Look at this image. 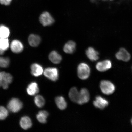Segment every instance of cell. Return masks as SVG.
I'll use <instances>...</instances> for the list:
<instances>
[{
	"label": "cell",
	"instance_id": "obj_1",
	"mask_svg": "<svg viewBox=\"0 0 132 132\" xmlns=\"http://www.w3.org/2000/svg\"><path fill=\"white\" fill-rule=\"evenodd\" d=\"M77 73L79 78L82 80H86L90 75V69L89 66L85 63L79 64L77 67Z\"/></svg>",
	"mask_w": 132,
	"mask_h": 132
},
{
	"label": "cell",
	"instance_id": "obj_2",
	"mask_svg": "<svg viewBox=\"0 0 132 132\" xmlns=\"http://www.w3.org/2000/svg\"><path fill=\"white\" fill-rule=\"evenodd\" d=\"M100 87L102 93L107 95L113 94L115 90L114 84L107 80H103L101 82Z\"/></svg>",
	"mask_w": 132,
	"mask_h": 132
},
{
	"label": "cell",
	"instance_id": "obj_3",
	"mask_svg": "<svg viewBox=\"0 0 132 132\" xmlns=\"http://www.w3.org/2000/svg\"><path fill=\"white\" fill-rule=\"evenodd\" d=\"M23 103L19 99L13 98L10 100L8 103L7 108L11 112L16 113L22 109Z\"/></svg>",
	"mask_w": 132,
	"mask_h": 132
},
{
	"label": "cell",
	"instance_id": "obj_4",
	"mask_svg": "<svg viewBox=\"0 0 132 132\" xmlns=\"http://www.w3.org/2000/svg\"><path fill=\"white\" fill-rule=\"evenodd\" d=\"M44 75L50 80L56 81L59 78V71L56 68L48 67L44 71Z\"/></svg>",
	"mask_w": 132,
	"mask_h": 132
},
{
	"label": "cell",
	"instance_id": "obj_5",
	"mask_svg": "<svg viewBox=\"0 0 132 132\" xmlns=\"http://www.w3.org/2000/svg\"><path fill=\"white\" fill-rule=\"evenodd\" d=\"M2 85L3 88L4 89H7L9 87V84L13 81V77L10 74L6 73L4 72H0Z\"/></svg>",
	"mask_w": 132,
	"mask_h": 132
},
{
	"label": "cell",
	"instance_id": "obj_6",
	"mask_svg": "<svg viewBox=\"0 0 132 132\" xmlns=\"http://www.w3.org/2000/svg\"><path fill=\"white\" fill-rule=\"evenodd\" d=\"M41 23L44 26L51 25L54 22V18L48 12L45 11L43 12L39 17Z\"/></svg>",
	"mask_w": 132,
	"mask_h": 132
},
{
	"label": "cell",
	"instance_id": "obj_7",
	"mask_svg": "<svg viewBox=\"0 0 132 132\" xmlns=\"http://www.w3.org/2000/svg\"><path fill=\"white\" fill-rule=\"evenodd\" d=\"M116 57L119 60L127 62L131 59V56L126 49L121 48L116 54Z\"/></svg>",
	"mask_w": 132,
	"mask_h": 132
},
{
	"label": "cell",
	"instance_id": "obj_8",
	"mask_svg": "<svg viewBox=\"0 0 132 132\" xmlns=\"http://www.w3.org/2000/svg\"><path fill=\"white\" fill-rule=\"evenodd\" d=\"M90 95L88 90L86 88H83L80 92V95L77 103L82 105L86 103L90 100Z\"/></svg>",
	"mask_w": 132,
	"mask_h": 132
},
{
	"label": "cell",
	"instance_id": "obj_9",
	"mask_svg": "<svg viewBox=\"0 0 132 132\" xmlns=\"http://www.w3.org/2000/svg\"><path fill=\"white\" fill-rule=\"evenodd\" d=\"M112 63L110 60H105L97 63L96 66L97 70L101 72L106 71L111 68Z\"/></svg>",
	"mask_w": 132,
	"mask_h": 132
},
{
	"label": "cell",
	"instance_id": "obj_10",
	"mask_svg": "<svg viewBox=\"0 0 132 132\" xmlns=\"http://www.w3.org/2000/svg\"><path fill=\"white\" fill-rule=\"evenodd\" d=\"M93 104L96 108L103 110L108 106L109 103L106 99L100 96H98L95 98Z\"/></svg>",
	"mask_w": 132,
	"mask_h": 132
},
{
	"label": "cell",
	"instance_id": "obj_11",
	"mask_svg": "<svg viewBox=\"0 0 132 132\" xmlns=\"http://www.w3.org/2000/svg\"><path fill=\"white\" fill-rule=\"evenodd\" d=\"M10 47L12 52L15 53H19L22 52L24 48L22 43L17 40H14L11 42Z\"/></svg>",
	"mask_w": 132,
	"mask_h": 132
},
{
	"label": "cell",
	"instance_id": "obj_12",
	"mask_svg": "<svg viewBox=\"0 0 132 132\" xmlns=\"http://www.w3.org/2000/svg\"><path fill=\"white\" fill-rule=\"evenodd\" d=\"M20 125L23 129L28 130L32 127V122L29 117L27 116H24L21 118L20 121Z\"/></svg>",
	"mask_w": 132,
	"mask_h": 132
},
{
	"label": "cell",
	"instance_id": "obj_13",
	"mask_svg": "<svg viewBox=\"0 0 132 132\" xmlns=\"http://www.w3.org/2000/svg\"><path fill=\"white\" fill-rule=\"evenodd\" d=\"M86 54L87 57L92 61H97L99 59L98 52L93 47L88 48L86 51Z\"/></svg>",
	"mask_w": 132,
	"mask_h": 132
},
{
	"label": "cell",
	"instance_id": "obj_14",
	"mask_svg": "<svg viewBox=\"0 0 132 132\" xmlns=\"http://www.w3.org/2000/svg\"><path fill=\"white\" fill-rule=\"evenodd\" d=\"M26 91L29 95L34 96L39 92V88L38 84L35 82H32L29 84L26 88Z\"/></svg>",
	"mask_w": 132,
	"mask_h": 132
},
{
	"label": "cell",
	"instance_id": "obj_15",
	"mask_svg": "<svg viewBox=\"0 0 132 132\" xmlns=\"http://www.w3.org/2000/svg\"><path fill=\"white\" fill-rule=\"evenodd\" d=\"M31 73L34 77L39 76L43 72V69L41 65L37 63H34L31 66Z\"/></svg>",
	"mask_w": 132,
	"mask_h": 132
},
{
	"label": "cell",
	"instance_id": "obj_16",
	"mask_svg": "<svg viewBox=\"0 0 132 132\" xmlns=\"http://www.w3.org/2000/svg\"><path fill=\"white\" fill-rule=\"evenodd\" d=\"M76 48V43L73 41H69L64 45L63 51L66 53L72 54L75 51Z\"/></svg>",
	"mask_w": 132,
	"mask_h": 132
},
{
	"label": "cell",
	"instance_id": "obj_17",
	"mask_svg": "<svg viewBox=\"0 0 132 132\" xmlns=\"http://www.w3.org/2000/svg\"><path fill=\"white\" fill-rule=\"evenodd\" d=\"M49 59L53 63L57 64L60 63L62 59V56L56 51H52L49 56Z\"/></svg>",
	"mask_w": 132,
	"mask_h": 132
},
{
	"label": "cell",
	"instance_id": "obj_18",
	"mask_svg": "<svg viewBox=\"0 0 132 132\" xmlns=\"http://www.w3.org/2000/svg\"><path fill=\"white\" fill-rule=\"evenodd\" d=\"M28 42L31 46L32 47H37L40 44L41 38L37 35L31 34L29 36Z\"/></svg>",
	"mask_w": 132,
	"mask_h": 132
},
{
	"label": "cell",
	"instance_id": "obj_19",
	"mask_svg": "<svg viewBox=\"0 0 132 132\" xmlns=\"http://www.w3.org/2000/svg\"><path fill=\"white\" fill-rule=\"evenodd\" d=\"M80 92L76 87H72L69 92V96L70 100L74 103H77L78 101Z\"/></svg>",
	"mask_w": 132,
	"mask_h": 132
},
{
	"label": "cell",
	"instance_id": "obj_20",
	"mask_svg": "<svg viewBox=\"0 0 132 132\" xmlns=\"http://www.w3.org/2000/svg\"><path fill=\"white\" fill-rule=\"evenodd\" d=\"M9 47V40L7 38H0V55H3Z\"/></svg>",
	"mask_w": 132,
	"mask_h": 132
},
{
	"label": "cell",
	"instance_id": "obj_21",
	"mask_svg": "<svg viewBox=\"0 0 132 132\" xmlns=\"http://www.w3.org/2000/svg\"><path fill=\"white\" fill-rule=\"evenodd\" d=\"M48 116V112L45 110H42L39 112L36 116V118L39 122L45 123L47 122V119Z\"/></svg>",
	"mask_w": 132,
	"mask_h": 132
},
{
	"label": "cell",
	"instance_id": "obj_22",
	"mask_svg": "<svg viewBox=\"0 0 132 132\" xmlns=\"http://www.w3.org/2000/svg\"><path fill=\"white\" fill-rule=\"evenodd\" d=\"M55 102L56 105L59 109L63 110L67 108V103L64 97L62 96L56 97L55 98Z\"/></svg>",
	"mask_w": 132,
	"mask_h": 132
},
{
	"label": "cell",
	"instance_id": "obj_23",
	"mask_svg": "<svg viewBox=\"0 0 132 132\" xmlns=\"http://www.w3.org/2000/svg\"><path fill=\"white\" fill-rule=\"evenodd\" d=\"M34 102L35 104L39 108H41L44 106L45 103L43 97L40 95H37L35 97Z\"/></svg>",
	"mask_w": 132,
	"mask_h": 132
},
{
	"label": "cell",
	"instance_id": "obj_24",
	"mask_svg": "<svg viewBox=\"0 0 132 132\" xmlns=\"http://www.w3.org/2000/svg\"><path fill=\"white\" fill-rule=\"evenodd\" d=\"M8 28L3 25L0 26V38H7L10 35Z\"/></svg>",
	"mask_w": 132,
	"mask_h": 132
},
{
	"label": "cell",
	"instance_id": "obj_25",
	"mask_svg": "<svg viewBox=\"0 0 132 132\" xmlns=\"http://www.w3.org/2000/svg\"><path fill=\"white\" fill-rule=\"evenodd\" d=\"M8 115V111L7 109L4 106H0V120L5 119Z\"/></svg>",
	"mask_w": 132,
	"mask_h": 132
},
{
	"label": "cell",
	"instance_id": "obj_26",
	"mask_svg": "<svg viewBox=\"0 0 132 132\" xmlns=\"http://www.w3.org/2000/svg\"><path fill=\"white\" fill-rule=\"evenodd\" d=\"M10 61L8 57H0V67L6 68L9 66Z\"/></svg>",
	"mask_w": 132,
	"mask_h": 132
},
{
	"label": "cell",
	"instance_id": "obj_27",
	"mask_svg": "<svg viewBox=\"0 0 132 132\" xmlns=\"http://www.w3.org/2000/svg\"><path fill=\"white\" fill-rule=\"evenodd\" d=\"M12 0H0V3L5 6L9 5L10 4Z\"/></svg>",
	"mask_w": 132,
	"mask_h": 132
},
{
	"label": "cell",
	"instance_id": "obj_28",
	"mask_svg": "<svg viewBox=\"0 0 132 132\" xmlns=\"http://www.w3.org/2000/svg\"><path fill=\"white\" fill-rule=\"evenodd\" d=\"M2 85V82L1 77H0V87Z\"/></svg>",
	"mask_w": 132,
	"mask_h": 132
},
{
	"label": "cell",
	"instance_id": "obj_29",
	"mask_svg": "<svg viewBox=\"0 0 132 132\" xmlns=\"http://www.w3.org/2000/svg\"><path fill=\"white\" fill-rule=\"evenodd\" d=\"M131 123L132 125V118L131 119Z\"/></svg>",
	"mask_w": 132,
	"mask_h": 132
},
{
	"label": "cell",
	"instance_id": "obj_30",
	"mask_svg": "<svg viewBox=\"0 0 132 132\" xmlns=\"http://www.w3.org/2000/svg\"><path fill=\"white\" fill-rule=\"evenodd\" d=\"M110 1H113V0H110Z\"/></svg>",
	"mask_w": 132,
	"mask_h": 132
}]
</instances>
